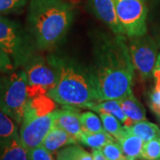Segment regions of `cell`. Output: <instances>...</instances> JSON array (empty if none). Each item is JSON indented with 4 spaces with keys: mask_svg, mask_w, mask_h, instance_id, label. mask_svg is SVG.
<instances>
[{
    "mask_svg": "<svg viewBox=\"0 0 160 160\" xmlns=\"http://www.w3.org/2000/svg\"><path fill=\"white\" fill-rule=\"evenodd\" d=\"M92 56L90 71L100 102L118 100L132 92L134 68L124 35H98Z\"/></svg>",
    "mask_w": 160,
    "mask_h": 160,
    "instance_id": "1",
    "label": "cell"
},
{
    "mask_svg": "<svg viewBox=\"0 0 160 160\" xmlns=\"http://www.w3.org/2000/svg\"><path fill=\"white\" fill-rule=\"evenodd\" d=\"M74 15L73 6L65 0H31L27 20L37 48L57 46L70 29Z\"/></svg>",
    "mask_w": 160,
    "mask_h": 160,
    "instance_id": "2",
    "label": "cell"
},
{
    "mask_svg": "<svg viewBox=\"0 0 160 160\" xmlns=\"http://www.w3.org/2000/svg\"><path fill=\"white\" fill-rule=\"evenodd\" d=\"M57 81L47 95L63 106L89 109L100 102L90 69L69 57L50 55Z\"/></svg>",
    "mask_w": 160,
    "mask_h": 160,
    "instance_id": "3",
    "label": "cell"
},
{
    "mask_svg": "<svg viewBox=\"0 0 160 160\" xmlns=\"http://www.w3.org/2000/svg\"><path fill=\"white\" fill-rule=\"evenodd\" d=\"M27 76L17 69L0 78V109L17 125H21L29 101Z\"/></svg>",
    "mask_w": 160,
    "mask_h": 160,
    "instance_id": "4",
    "label": "cell"
},
{
    "mask_svg": "<svg viewBox=\"0 0 160 160\" xmlns=\"http://www.w3.org/2000/svg\"><path fill=\"white\" fill-rule=\"evenodd\" d=\"M34 40L18 23L0 15V49L10 56L15 68L23 67L35 54Z\"/></svg>",
    "mask_w": 160,
    "mask_h": 160,
    "instance_id": "5",
    "label": "cell"
},
{
    "mask_svg": "<svg viewBox=\"0 0 160 160\" xmlns=\"http://www.w3.org/2000/svg\"><path fill=\"white\" fill-rule=\"evenodd\" d=\"M57 114L58 109H56L43 114L29 104L26 105L19 132L21 141L26 149L29 150L41 145L46 134L54 126Z\"/></svg>",
    "mask_w": 160,
    "mask_h": 160,
    "instance_id": "6",
    "label": "cell"
},
{
    "mask_svg": "<svg viewBox=\"0 0 160 160\" xmlns=\"http://www.w3.org/2000/svg\"><path fill=\"white\" fill-rule=\"evenodd\" d=\"M27 76L29 97L47 94L57 81V69L50 56L44 58L33 54L23 65Z\"/></svg>",
    "mask_w": 160,
    "mask_h": 160,
    "instance_id": "7",
    "label": "cell"
},
{
    "mask_svg": "<svg viewBox=\"0 0 160 160\" xmlns=\"http://www.w3.org/2000/svg\"><path fill=\"white\" fill-rule=\"evenodd\" d=\"M124 35L133 38L146 34L148 8L143 0H113Z\"/></svg>",
    "mask_w": 160,
    "mask_h": 160,
    "instance_id": "8",
    "label": "cell"
},
{
    "mask_svg": "<svg viewBox=\"0 0 160 160\" xmlns=\"http://www.w3.org/2000/svg\"><path fill=\"white\" fill-rule=\"evenodd\" d=\"M128 38L127 46L133 68L143 79H147L153 75L158 60L157 44L146 34Z\"/></svg>",
    "mask_w": 160,
    "mask_h": 160,
    "instance_id": "9",
    "label": "cell"
},
{
    "mask_svg": "<svg viewBox=\"0 0 160 160\" xmlns=\"http://www.w3.org/2000/svg\"><path fill=\"white\" fill-rule=\"evenodd\" d=\"M88 5L92 13L105 23L114 34L124 35L113 0H88Z\"/></svg>",
    "mask_w": 160,
    "mask_h": 160,
    "instance_id": "10",
    "label": "cell"
},
{
    "mask_svg": "<svg viewBox=\"0 0 160 160\" xmlns=\"http://www.w3.org/2000/svg\"><path fill=\"white\" fill-rule=\"evenodd\" d=\"M62 109H58V114L54 120V126L63 129L71 136L78 139L84 132L80 122V113L78 108L64 106Z\"/></svg>",
    "mask_w": 160,
    "mask_h": 160,
    "instance_id": "11",
    "label": "cell"
},
{
    "mask_svg": "<svg viewBox=\"0 0 160 160\" xmlns=\"http://www.w3.org/2000/svg\"><path fill=\"white\" fill-rule=\"evenodd\" d=\"M0 159H28V149L23 146L19 132L10 137L0 139Z\"/></svg>",
    "mask_w": 160,
    "mask_h": 160,
    "instance_id": "12",
    "label": "cell"
},
{
    "mask_svg": "<svg viewBox=\"0 0 160 160\" xmlns=\"http://www.w3.org/2000/svg\"><path fill=\"white\" fill-rule=\"evenodd\" d=\"M77 142V139L71 136L67 132L58 126H53L43 140L41 146L53 152L70 144H76Z\"/></svg>",
    "mask_w": 160,
    "mask_h": 160,
    "instance_id": "13",
    "label": "cell"
},
{
    "mask_svg": "<svg viewBox=\"0 0 160 160\" xmlns=\"http://www.w3.org/2000/svg\"><path fill=\"white\" fill-rule=\"evenodd\" d=\"M117 142L120 144L126 159L134 160L141 158L143 148L142 139L129 132L125 126L121 136Z\"/></svg>",
    "mask_w": 160,
    "mask_h": 160,
    "instance_id": "14",
    "label": "cell"
},
{
    "mask_svg": "<svg viewBox=\"0 0 160 160\" xmlns=\"http://www.w3.org/2000/svg\"><path fill=\"white\" fill-rule=\"evenodd\" d=\"M124 113L130 122V126L133 123L142 121L146 118V111L142 103L130 92L124 97L118 100Z\"/></svg>",
    "mask_w": 160,
    "mask_h": 160,
    "instance_id": "15",
    "label": "cell"
},
{
    "mask_svg": "<svg viewBox=\"0 0 160 160\" xmlns=\"http://www.w3.org/2000/svg\"><path fill=\"white\" fill-rule=\"evenodd\" d=\"M89 109H91L94 112H98L99 114L100 113H108V114L113 115L126 126H130V122L126 114L124 113L118 100L112 99V100H105V101L99 102L94 103L93 105H92Z\"/></svg>",
    "mask_w": 160,
    "mask_h": 160,
    "instance_id": "16",
    "label": "cell"
},
{
    "mask_svg": "<svg viewBox=\"0 0 160 160\" xmlns=\"http://www.w3.org/2000/svg\"><path fill=\"white\" fill-rule=\"evenodd\" d=\"M125 128L129 132L142 139L145 142L155 138H160V130L158 126L145 119L133 123L129 126H125Z\"/></svg>",
    "mask_w": 160,
    "mask_h": 160,
    "instance_id": "17",
    "label": "cell"
},
{
    "mask_svg": "<svg viewBox=\"0 0 160 160\" xmlns=\"http://www.w3.org/2000/svg\"><path fill=\"white\" fill-rule=\"evenodd\" d=\"M113 141H116L115 138L111 136L105 130L96 132H88L84 131V132L78 139V142L92 149H102L104 145Z\"/></svg>",
    "mask_w": 160,
    "mask_h": 160,
    "instance_id": "18",
    "label": "cell"
},
{
    "mask_svg": "<svg viewBox=\"0 0 160 160\" xmlns=\"http://www.w3.org/2000/svg\"><path fill=\"white\" fill-rule=\"evenodd\" d=\"M56 158L59 160H92V157L80 146L70 144L58 151Z\"/></svg>",
    "mask_w": 160,
    "mask_h": 160,
    "instance_id": "19",
    "label": "cell"
},
{
    "mask_svg": "<svg viewBox=\"0 0 160 160\" xmlns=\"http://www.w3.org/2000/svg\"><path fill=\"white\" fill-rule=\"evenodd\" d=\"M100 118L102 122L103 129L118 141L124 131V126L121 125L122 123L113 115L108 113H100Z\"/></svg>",
    "mask_w": 160,
    "mask_h": 160,
    "instance_id": "20",
    "label": "cell"
},
{
    "mask_svg": "<svg viewBox=\"0 0 160 160\" xmlns=\"http://www.w3.org/2000/svg\"><path fill=\"white\" fill-rule=\"evenodd\" d=\"M80 122L83 130L88 132H96L103 131V126L102 119L99 118L97 115L92 111H86L79 115Z\"/></svg>",
    "mask_w": 160,
    "mask_h": 160,
    "instance_id": "21",
    "label": "cell"
},
{
    "mask_svg": "<svg viewBox=\"0 0 160 160\" xmlns=\"http://www.w3.org/2000/svg\"><path fill=\"white\" fill-rule=\"evenodd\" d=\"M16 132L17 124L0 109V139L10 137Z\"/></svg>",
    "mask_w": 160,
    "mask_h": 160,
    "instance_id": "22",
    "label": "cell"
},
{
    "mask_svg": "<svg viewBox=\"0 0 160 160\" xmlns=\"http://www.w3.org/2000/svg\"><path fill=\"white\" fill-rule=\"evenodd\" d=\"M142 159H160V138H155L143 144L142 157Z\"/></svg>",
    "mask_w": 160,
    "mask_h": 160,
    "instance_id": "23",
    "label": "cell"
},
{
    "mask_svg": "<svg viewBox=\"0 0 160 160\" xmlns=\"http://www.w3.org/2000/svg\"><path fill=\"white\" fill-rule=\"evenodd\" d=\"M101 149L108 160H126L122 148L117 141L109 142Z\"/></svg>",
    "mask_w": 160,
    "mask_h": 160,
    "instance_id": "24",
    "label": "cell"
},
{
    "mask_svg": "<svg viewBox=\"0 0 160 160\" xmlns=\"http://www.w3.org/2000/svg\"><path fill=\"white\" fill-rule=\"evenodd\" d=\"M26 4L27 0H0V15L22 11Z\"/></svg>",
    "mask_w": 160,
    "mask_h": 160,
    "instance_id": "25",
    "label": "cell"
},
{
    "mask_svg": "<svg viewBox=\"0 0 160 160\" xmlns=\"http://www.w3.org/2000/svg\"><path fill=\"white\" fill-rule=\"evenodd\" d=\"M54 158L52 152L41 145L28 150V159L29 160H52Z\"/></svg>",
    "mask_w": 160,
    "mask_h": 160,
    "instance_id": "26",
    "label": "cell"
},
{
    "mask_svg": "<svg viewBox=\"0 0 160 160\" xmlns=\"http://www.w3.org/2000/svg\"><path fill=\"white\" fill-rule=\"evenodd\" d=\"M153 76L155 77V89L150 94V102L151 109H154L160 108V70L155 69L153 71Z\"/></svg>",
    "mask_w": 160,
    "mask_h": 160,
    "instance_id": "27",
    "label": "cell"
},
{
    "mask_svg": "<svg viewBox=\"0 0 160 160\" xmlns=\"http://www.w3.org/2000/svg\"><path fill=\"white\" fill-rule=\"evenodd\" d=\"M16 68L10 56L6 52L0 49V73H10L15 70Z\"/></svg>",
    "mask_w": 160,
    "mask_h": 160,
    "instance_id": "28",
    "label": "cell"
},
{
    "mask_svg": "<svg viewBox=\"0 0 160 160\" xmlns=\"http://www.w3.org/2000/svg\"><path fill=\"white\" fill-rule=\"evenodd\" d=\"M92 157L93 160H107L105 155L103 154L102 150L101 149H93L92 152Z\"/></svg>",
    "mask_w": 160,
    "mask_h": 160,
    "instance_id": "29",
    "label": "cell"
},
{
    "mask_svg": "<svg viewBox=\"0 0 160 160\" xmlns=\"http://www.w3.org/2000/svg\"><path fill=\"white\" fill-rule=\"evenodd\" d=\"M155 69L160 70V53L158 54V60H157V62H156ZM155 69H154V70H155Z\"/></svg>",
    "mask_w": 160,
    "mask_h": 160,
    "instance_id": "30",
    "label": "cell"
},
{
    "mask_svg": "<svg viewBox=\"0 0 160 160\" xmlns=\"http://www.w3.org/2000/svg\"><path fill=\"white\" fill-rule=\"evenodd\" d=\"M153 111H154L156 114L158 115V117H160V108H157V109H153Z\"/></svg>",
    "mask_w": 160,
    "mask_h": 160,
    "instance_id": "31",
    "label": "cell"
},
{
    "mask_svg": "<svg viewBox=\"0 0 160 160\" xmlns=\"http://www.w3.org/2000/svg\"><path fill=\"white\" fill-rule=\"evenodd\" d=\"M158 45H159V47H160V39H159V41H158Z\"/></svg>",
    "mask_w": 160,
    "mask_h": 160,
    "instance_id": "32",
    "label": "cell"
}]
</instances>
